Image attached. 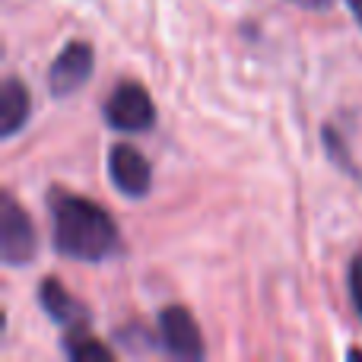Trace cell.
<instances>
[{
	"mask_svg": "<svg viewBox=\"0 0 362 362\" xmlns=\"http://www.w3.org/2000/svg\"><path fill=\"white\" fill-rule=\"evenodd\" d=\"M48 206L51 223H54V248L64 257L95 264L121 248L118 223L95 200L54 187L48 194Z\"/></svg>",
	"mask_w": 362,
	"mask_h": 362,
	"instance_id": "cell-1",
	"label": "cell"
},
{
	"mask_svg": "<svg viewBox=\"0 0 362 362\" xmlns=\"http://www.w3.org/2000/svg\"><path fill=\"white\" fill-rule=\"evenodd\" d=\"M38 238L29 213L16 204L10 191L0 197V257L10 267H25L35 261Z\"/></svg>",
	"mask_w": 362,
	"mask_h": 362,
	"instance_id": "cell-2",
	"label": "cell"
},
{
	"mask_svg": "<svg viewBox=\"0 0 362 362\" xmlns=\"http://www.w3.org/2000/svg\"><path fill=\"white\" fill-rule=\"evenodd\" d=\"M105 121L121 134H140L156 124L153 99L140 83H118L105 99Z\"/></svg>",
	"mask_w": 362,
	"mask_h": 362,
	"instance_id": "cell-3",
	"label": "cell"
},
{
	"mask_svg": "<svg viewBox=\"0 0 362 362\" xmlns=\"http://www.w3.org/2000/svg\"><path fill=\"white\" fill-rule=\"evenodd\" d=\"M93 45L89 42H70L61 54L51 61L48 74H45V83H48V93L57 95V99H67L74 95L83 83L93 76Z\"/></svg>",
	"mask_w": 362,
	"mask_h": 362,
	"instance_id": "cell-4",
	"label": "cell"
},
{
	"mask_svg": "<svg viewBox=\"0 0 362 362\" xmlns=\"http://www.w3.org/2000/svg\"><path fill=\"white\" fill-rule=\"evenodd\" d=\"M159 340L178 359H200L204 356V337L197 321L181 305H165L159 312Z\"/></svg>",
	"mask_w": 362,
	"mask_h": 362,
	"instance_id": "cell-5",
	"label": "cell"
},
{
	"mask_svg": "<svg viewBox=\"0 0 362 362\" xmlns=\"http://www.w3.org/2000/svg\"><path fill=\"white\" fill-rule=\"evenodd\" d=\"M108 175L127 197H146L153 187V169L146 156L131 144H115L108 153Z\"/></svg>",
	"mask_w": 362,
	"mask_h": 362,
	"instance_id": "cell-6",
	"label": "cell"
},
{
	"mask_svg": "<svg viewBox=\"0 0 362 362\" xmlns=\"http://www.w3.org/2000/svg\"><path fill=\"white\" fill-rule=\"evenodd\" d=\"M38 302H42L45 315H48L51 321H57V325H64L67 331L70 327H83L89 321L83 302H76L74 296L61 286V280H54V276H45L42 280V286H38Z\"/></svg>",
	"mask_w": 362,
	"mask_h": 362,
	"instance_id": "cell-7",
	"label": "cell"
},
{
	"mask_svg": "<svg viewBox=\"0 0 362 362\" xmlns=\"http://www.w3.org/2000/svg\"><path fill=\"white\" fill-rule=\"evenodd\" d=\"M32 112V95L25 89V83H19L16 76H6L4 89H0V134L13 137L19 134V127L29 121Z\"/></svg>",
	"mask_w": 362,
	"mask_h": 362,
	"instance_id": "cell-8",
	"label": "cell"
},
{
	"mask_svg": "<svg viewBox=\"0 0 362 362\" xmlns=\"http://www.w3.org/2000/svg\"><path fill=\"white\" fill-rule=\"evenodd\" d=\"M64 353L76 362H112L115 353L108 350L102 340L89 337L86 334V325L83 327H70L67 337H64Z\"/></svg>",
	"mask_w": 362,
	"mask_h": 362,
	"instance_id": "cell-9",
	"label": "cell"
},
{
	"mask_svg": "<svg viewBox=\"0 0 362 362\" xmlns=\"http://www.w3.org/2000/svg\"><path fill=\"white\" fill-rule=\"evenodd\" d=\"M325 146H327V153H331V159L340 165V169L346 172V175H350V178H359V181H362V172H359L356 165L350 163V153H346L344 140H340V134L334 131V127H325Z\"/></svg>",
	"mask_w": 362,
	"mask_h": 362,
	"instance_id": "cell-10",
	"label": "cell"
},
{
	"mask_svg": "<svg viewBox=\"0 0 362 362\" xmlns=\"http://www.w3.org/2000/svg\"><path fill=\"white\" fill-rule=\"evenodd\" d=\"M346 283H350V299H353V308L362 318V251L350 261V274H346Z\"/></svg>",
	"mask_w": 362,
	"mask_h": 362,
	"instance_id": "cell-11",
	"label": "cell"
},
{
	"mask_svg": "<svg viewBox=\"0 0 362 362\" xmlns=\"http://www.w3.org/2000/svg\"><path fill=\"white\" fill-rule=\"evenodd\" d=\"M296 6H305V10H327L334 0H293Z\"/></svg>",
	"mask_w": 362,
	"mask_h": 362,
	"instance_id": "cell-12",
	"label": "cell"
},
{
	"mask_svg": "<svg viewBox=\"0 0 362 362\" xmlns=\"http://www.w3.org/2000/svg\"><path fill=\"white\" fill-rule=\"evenodd\" d=\"M350 4V13H353V19L362 25V0H346Z\"/></svg>",
	"mask_w": 362,
	"mask_h": 362,
	"instance_id": "cell-13",
	"label": "cell"
}]
</instances>
